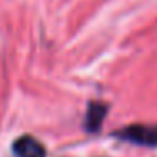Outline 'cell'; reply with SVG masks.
<instances>
[{
    "label": "cell",
    "mask_w": 157,
    "mask_h": 157,
    "mask_svg": "<svg viewBox=\"0 0 157 157\" xmlns=\"http://www.w3.org/2000/svg\"><path fill=\"white\" fill-rule=\"evenodd\" d=\"M113 137L130 142L135 145L144 147H157V125H147V123H133L127 125L118 132H113Z\"/></svg>",
    "instance_id": "cell-1"
},
{
    "label": "cell",
    "mask_w": 157,
    "mask_h": 157,
    "mask_svg": "<svg viewBox=\"0 0 157 157\" xmlns=\"http://www.w3.org/2000/svg\"><path fill=\"white\" fill-rule=\"evenodd\" d=\"M12 152L15 157H46V147L32 135H22L14 140Z\"/></svg>",
    "instance_id": "cell-2"
},
{
    "label": "cell",
    "mask_w": 157,
    "mask_h": 157,
    "mask_svg": "<svg viewBox=\"0 0 157 157\" xmlns=\"http://www.w3.org/2000/svg\"><path fill=\"white\" fill-rule=\"evenodd\" d=\"M106 113H108V105L103 101H91L88 103L85 117V130L86 132H98L101 123L105 122Z\"/></svg>",
    "instance_id": "cell-3"
}]
</instances>
